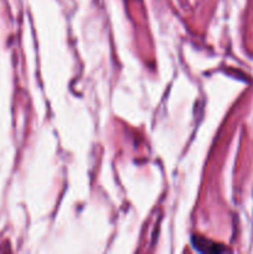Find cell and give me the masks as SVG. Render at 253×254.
Masks as SVG:
<instances>
[]
</instances>
